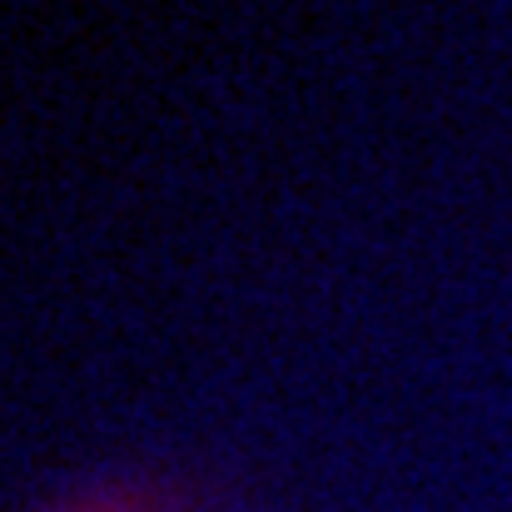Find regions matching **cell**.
I'll return each mask as SVG.
<instances>
[{
    "instance_id": "6da1fadb",
    "label": "cell",
    "mask_w": 512,
    "mask_h": 512,
    "mask_svg": "<svg viewBox=\"0 0 512 512\" xmlns=\"http://www.w3.org/2000/svg\"><path fill=\"white\" fill-rule=\"evenodd\" d=\"M50 512H170V508L150 488L110 483V488H90V493H80V498H70V503H60V508H50Z\"/></svg>"
}]
</instances>
